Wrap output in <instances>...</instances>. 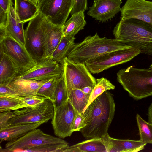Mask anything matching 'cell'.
<instances>
[{"instance_id": "3957f363", "label": "cell", "mask_w": 152, "mask_h": 152, "mask_svg": "<svg viewBox=\"0 0 152 152\" xmlns=\"http://www.w3.org/2000/svg\"><path fill=\"white\" fill-rule=\"evenodd\" d=\"M132 47L116 39L101 37L96 33L75 44L67 57L76 63H85L107 53Z\"/></svg>"}, {"instance_id": "836d02e7", "label": "cell", "mask_w": 152, "mask_h": 152, "mask_svg": "<svg viewBox=\"0 0 152 152\" xmlns=\"http://www.w3.org/2000/svg\"><path fill=\"white\" fill-rule=\"evenodd\" d=\"M74 5L71 12V15L80 11L84 12L88 9L87 0H74Z\"/></svg>"}, {"instance_id": "cb8c5ba5", "label": "cell", "mask_w": 152, "mask_h": 152, "mask_svg": "<svg viewBox=\"0 0 152 152\" xmlns=\"http://www.w3.org/2000/svg\"><path fill=\"white\" fill-rule=\"evenodd\" d=\"M86 24L84 12L73 14L63 27L64 36L75 37L79 31L83 29Z\"/></svg>"}, {"instance_id": "4316f807", "label": "cell", "mask_w": 152, "mask_h": 152, "mask_svg": "<svg viewBox=\"0 0 152 152\" xmlns=\"http://www.w3.org/2000/svg\"><path fill=\"white\" fill-rule=\"evenodd\" d=\"M60 78L51 79L45 83L39 89L37 95L54 102L56 87Z\"/></svg>"}, {"instance_id": "74e56055", "label": "cell", "mask_w": 152, "mask_h": 152, "mask_svg": "<svg viewBox=\"0 0 152 152\" xmlns=\"http://www.w3.org/2000/svg\"><path fill=\"white\" fill-rule=\"evenodd\" d=\"M7 18V13L0 9V26H4Z\"/></svg>"}, {"instance_id": "2e32d148", "label": "cell", "mask_w": 152, "mask_h": 152, "mask_svg": "<svg viewBox=\"0 0 152 152\" xmlns=\"http://www.w3.org/2000/svg\"><path fill=\"white\" fill-rule=\"evenodd\" d=\"M24 23L18 17L13 5H10L4 26H0V38L10 36L21 44H25Z\"/></svg>"}, {"instance_id": "6da1fadb", "label": "cell", "mask_w": 152, "mask_h": 152, "mask_svg": "<svg viewBox=\"0 0 152 152\" xmlns=\"http://www.w3.org/2000/svg\"><path fill=\"white\" fill-rule=\"evenodd\" d=\"M115 108L113 95L108 91L93 100L81 113L83 121L80 132L83 137L86 139L101 138L108 134Z\"/></svg>"}, {"instance_id": "30bf717a", "label": "cell", "mask_w": 152, "mask_h": 152, "mask_svg": "<svg viewBox=\"0 0 152 152\" xmlns=\"http://www.w3.org/2000/svg\"><path fill=\"white\" fill-rule=\"evenodd\" d=\"M54 113L53 103L50 100L46 99L38 107H25L14 110L8 123L10 125L39 122L47 123L52 119Z\"/></svg>"}, {"instance_id": "9c48e42d", "label": "cell", "mask_w": 152, "mask_h": 152, "mask_svg": "<svg viewBox=\"0 0 152 152\" xmlns=\"http://www.w3.org/2000/svg\"><path fill=\"white\" fill-rule=\"evenodd\" d=\"M0 54H4L10 58L18 67L20 74L31 69L37 64L25 45L10 36L0 38Z\"/></svg>"}, {"instance_id": "ba28073f", "label": "cell", "mask_w": 152, "mask_h": 152, "mask_svg": "<svg viewBox=\"0 0 152 152\" xmlns=\"http://www.w3.org/2000/svg\"><path fill=\"white\" fill-rule=\"evenodd\" d=\"M68 143L62 138L46 134L36 128L15 140L7 142L4 148H1L0 151L22 152L24 150L45 144Z\"/></svg>"}, {"instance_id": "4fadbf2b", "label": "cell", "mask_w": 152, "mask_h": 152, "mask_svg": "<svg viewBox=\"0 0 152 152\" xmlns=\"http://www.w3.org/2000/svg\"><path fill=\"white\" fill-rule=\"evenodd\" d=\"M63 73L61 64L53 60L52 57L46 58L38 62L31 69L18 75L15 79L42 80L60 78Z\"/></svg>"}, {"instance_id": "d590c367", "label": "cell", "mask_w": 152, "mask_h": 152, "mask_svg": "<svg viewBox=\"0 0 152 152\" xmlns=\"http://www.w3.org/2000/svg\"><path fill=\"white\" fill-rule=\"evenodd\" d=\"M83 118L81 114L77 113L76 116L73 124L72 131L73 132L80 131L83 128Z\"/></svg>"}, {"instance_id": "f1b7e54d", "label": "cell", "mask_w": 152, "mask_h": 152, "mask_svg": "<svg viewBox=\"0 0 152 152\" xmlns=\"http://www.w3.org/2000/svg\"><path fill=\"white\" fill-rule=\"evenodd\" d=\"M96 81V83L91 94L88 103L85 108L93 100L104 91L115 88V86L106 78L102 77L97 79Z\"/></svg>"}, {"instance_id": "8fae6325", "label": "cell", "mask_w": 152, "mask_h": 152, "mask_svg": "<svg viewBox=\"0 0 152 152\" xmlns=\"http://www.w3.org/2000/svg\"><path fill=\"white\" fill-rule=\"evenodd\" d=\"M74 0H39L38 12L54 25L63 26L74 5Z\"/></svg>"}, {"instance_id": "e575fe53", "label": "cell", "mask_w": 152, "mask_h": 152, "mask_svg": "<svg viewBox=\"0 0 152 152\" xmlns=\"http://www.w3.org/2000/svg\"><path fill=\"white\" fill-rule=\"evenodd\" d=\"M13 114V112L11 111L0 112V129L10 126L8 121L12 117Z\"/></svg>"}, {"instance_id": "ac0fdd59", "label": "cell", "mask_w": 152, "mask_h": 152, "mask_svg": "<svg viewBox=\"0 0 152 152\" xmlns=\"http://www.w3.org/2000/svg\"><path fill=\"white\" fill-rule=\"evenodd\" d=\"M108 152H137L145 148L147 143L140 140L116 139L107 134L103 137Z\"/></svg>"}, {"instance_id": "5b68a950", "label": "cell", "mask_w": 152, "mask_h": 152, "mask_svg": "<svg viewBox=\"0 0 152 152\" xmlns=\"http://www.w3.org/2000/svg\"><path fill=\"white\" fill-rule=\"evenodd\" d=\"M53 25L44 16L38 12L29 21L25 30V47L37 62L44 58L45 39Z\"/></svg>"}, {"instance_id": "5bb4252c", "label": "cell", "mask_w": 152, "mask_h": 152, "mask_svg": "<svg viewBox=\"0 0 152 152\" xmlns=\"http://www.w3.org/2000/svg\"><path fill=\"white\" fill-rule=\"evenodd\" d=\"M120 12L121 20H139L148 23L152 28V1L127 0Z\"/></svg>"}, {"instance_id": "9a60e30c", "label": "cell", "mask_w": 152, "mask_h": 152, "mask_svg": "<svg viewBox=\"0 0 152 152\" xmlns=\"http://www.w3.org/2000/svg\"><path fill=\"white\" fill-rule=\"evenodd\" d=\"M121 0H94L87 13L102 23L111 20L120 12Z\"/></svg>"}, {"instance_id": "7c38bea8", "label": "cell", "mask_w": 152, "mask_h": 152, "mask_svg": "<svg viewBox=\"0 0 152 152\" xmlns=\"http://www.w3.org/2000/svg\"><path fill=\"white\" fill-rule=\"evenodd\" d=\"M54 107L51 123L54 134L62 139L70 136L73 132L74 121L78 113L68 100L62 105Z\"/></svg>"}, {"instance_id": "83f0119b", "label": "cell", "mask_w": 152, "mask_h": 152, "mask_svg": "<svg viewBox=\"0 0 152 152\" xmlns=\"http://www.w3.org/2000/svg\"><path fill=\"white\" fill-rule=\"evenodd\" d=\"M136 119L139 129L140 140L147 143L152 144V124L147 122L138 114Z\"/></svg>"}, {"instance_id": "52a82bcc", "label": "cell", "mask_w": 152, "mask_h": 152, "mask_svg": "<svg viewBox=\"0 0 152 152\" xmlns=\"http://www.w3.org/2000/svg\"><path fill=\"white\" fill-rule=\"evenodd\" d=\"M140 53L138 49L132 46L106 53L85 64L91 73L98 74L111 67L129 61Z\"/></svg>"}, {"instance_id": "277c9868", "label": "cell", "mask_w": 152, "mask_h": 152, "mask_svg": "<svg viewBox=\"0 0 152 152\" xmlns=\"http://www.w3.org/2000/svg\"><path fill=\"white\" fill-rule=\"evenodd\" d=\"M117 81L134 100L152 96V68L139 69L130 66L120 70Z\"/></svg>"}, {"instance_id": "7a4b0ae2", "label": "cell", "mask_w": 152, "mask_h": 152, "mask_svg": "<svg viewBox=\"0 0 152 152\" xmlns=\"http://www.w3.org/2000/svg\"><path fill=\"white\" fill-rule=\"evenodd\" d=\"M113 32L116 39L152 56V28L148 23L135 19L121 20Z\"/></svg>"}, {"instance_id": "d6986e66", "label": "cell", "mask_w": 152, "mask_h": 152, "mask_svg": "<svg viewBox=\"0 0 152 152\" xmlns=\"http://www.w3.org/2000/svg\"><path fill=\"white\" fill-rule=\"evenodd\" d=\"M43 122L10 125L0 129V142L15 140L24 136L29 132L38 128Z\"/></svg>"}, {"instance_id": "d6a6232c", "label": "cell", "mask_w": 152, "mask_h": 152, "mask_svg": "<svg viewBox=\"0 0 152 152\" xmlns=\"http://www.w3.org/2000/svg\"><path fill=\"white\" fill-rule=\"evenodd\" d=\"M46 99L38 95L24 97L23 102L25 107H36L40 106Z\"/></svg>"}, {"instance_id": "d4e9b609", "label": "cell", "mask_w": 152, "mask_h": 152, "mask_svg": "<svg viewBox=\"0 0 152 152\" xmlns=\"http://www.w3.org/2000/svg\"><path fill=\"white\" fill-rule=\"evenodd\" d=\"M75 37L63 36L53 54V59L61 64L75 45Z\"/></svg>"}, {"instance_id": "7402d4cb", "label": "cell", "mask_w": 152, "mask_h": 152, "mask_svg": "<svg viewBox=\"0 0 152 152\" xmlns=\"http://www.w3.org/2000/svg\"><path fill=\"white\" fill-rule=\"evenodd\" d=\"M63 36V26L53 24L45 39L44 58L52 57L53 53Z\"/></svg>"}, {"instance_id": "f546056e", "label": "cell", "mask_w": 152, "mask_h": 152, "mask_svg": "<svg viewBox=\"0 0 152 152\" xmlns=\"http://www.w3.org/2000/svg\"><path fill=\"white\" fill-rule=\"evenodd\" d=\"M24 107L23 100L7 96L0 97V112L15 110Z\"/></svg>"}, {"instance_id": "484cf974", "label": "cell", "mask_w": 152, "mask_h": 152, "mask_svg": "<svg viewBox=\"0 0 152 152\" xmlns=\"http://www.w3.org/2000/svg\"><path fill=\"white\" fill-rule=\"evenodd\" d=\"M90 94L83 92L81 89H74L70 92L68 100L79 113H82L87 105Z\"/></svg>"}, {"instance_id": "ab89813d", "label": "cell", "mask_w": 152, "mask_h": 152, "mask_svg": "<svg viewBox=\"0 0 152 152\" xmlns=\"http://www.w3.org/2000/svg\"><path fill=\"white\" fill-rule=\"evenodd\" d=\"M93 89L94 88L92 87L88 86L84 88L81 90L86 94H91L93 91Z\"/></svg>"}, {"instance_id": "8d00e7d4", "label": "cell", "mask_w": 152, "mask_h": 152, "mask_svg": "<svg viewBox=\"0 0 152 152\" xmlns=\"http://www.w3.org/2000/svg\"><path fill=\"white\" fill-rule=\"evenodd\" d=\"M11 4L14 5L12 0H0V9L7 13Z\"/></svg>"}, {"instance_id": "4dcf8cb0", "label": "cell", "mask_w": 152, "mask_h": 152, "mask_svg": "<svg viewBox=\"0 0 152 152\" xmlns=\"http://www.w3.org/2000/svg\"><path fill=\"white\" fill-rule=\"evenodd\" d=\"M55 95V101L52 103L54 107H59L68 100L66 89L63 74L56 87Z\"/></svg>"}, {"instance_id": "603a6c76", "label": "cell", "mask_w": 152, "mask_h": 152, "mask_svg": "<svg viewBox=\"0 0 152 152\" xmlns=\"http://www.w3.org/2000/svg\"><path fill=\"white\" fill-rule=\"evenodd\" d=\"M14 2L16 13L24 23L30 21L38 12L37 5L32 0H14Z\"/></svg>"}, {"instance_id": "60d3db41", "label": "cell", "mask_w": 152, "mask_h": 152, "mask_svg": "<svg viewBox=\"0 0 152 152\" xmlns=\"http://www.w3.org/2000/svg\"><path fill=\"white\" fill-rule=\"evenodd\" d=\"M32 0L37 4V2H38V1H39V0Z\"/></svg>"}, {"instance_id": "1f68e13d", "label": "cell", "mask_w": 152, "mask_h": 152, "mask_svg": "<svg viewBox=\"0 0 152 152\" xmlns=\"http://www.w3.org/2000/svg\"><path fill=\"white\" fill-rule=\"evenodd\" d=\"M69 146L68 143L45 144L24 150L22 152H63Z\"/></svg>"}, {"instance_id": "f35d334b", "label": "cell", "mask_w": 152, "mask_h": 152, "mask_svg": "<svg viewBox=\"0 0 152 152\" xmlns=\"http://www.w3.org/2000/svg\"><path fill=\"white\" fill-rule=\"evenodd\" d=\"M148 122L152 124V102L149 106L148 112Z\"/></svg>"}, {"instance_id": "8992f818", "label": "cell", "mask_w": 152, "mask_h": 152, "mask_svg": "<svg viewBox=\"0 0 152 152\" xmlns=\"http://www.w3.org/2000/svg\"><path fill=\"white\" fill-rule=\"evenodd\" d=\"M61 64L68 98L73 89H81L88 86L94 88L96 83V79L91 75L85 63H76L66 57Z\"/></svg>"}, {"instance_id": "e0dca14e", "label": "cell", "mask_w": 152, "mask_h": 152, "mask_svg": "<svg viewBox=\"0 0 152 152\" xmlns=\"http://www.w3.org/2000/svg\"><path fill=\"white\" fill-rule=\"evenodd\" d=\"M50 80L37 81L22 78L15 79L6 86L14 94L20 96H36L41 86Z\"/></svg>"}, {"instance_id": "ffe728a7", "label": "cell", "mask_w": 152, "mask_h": 152, "mask_svg": "<svg viewBox=\"0 0 152 152\" xmlns=\"http://www.w3.org/2000/svg\"><path fill=\"white\" fill-rule=\"evenodd\" d=\"M108 152L107 148L103 138L87 139L69 146L63 152Z\"/></svg>"}, {"instance_id": "44dd1931", "label": "cell", "mask_w": 152, "mask_h": 152, "mask_svg": "<svg viewBox=\"0 0 152 152\" xmlns=\"http://www.w3.org/2000/svg\"><path fill=\"white\" fill-rule=\"evenodd\" d=\"M0 55V84L6 85L13 81L20 72L10 58L4 54Z\"/></svg>"}, {"instance_id": "b9f144b4", "label": "cell", "mask_w": 152, "mask_h": 152, "mask_svg": "<svg viewBox=\"0 0 152 152\" xmlns=\"http://www.w3.org/2000/svg\"><path fill=\"white\" fill-rule=\"evenodd\" d=\"M150 67L151 68H152V64L150 66Z\"/></svg>"}]
</instances>
